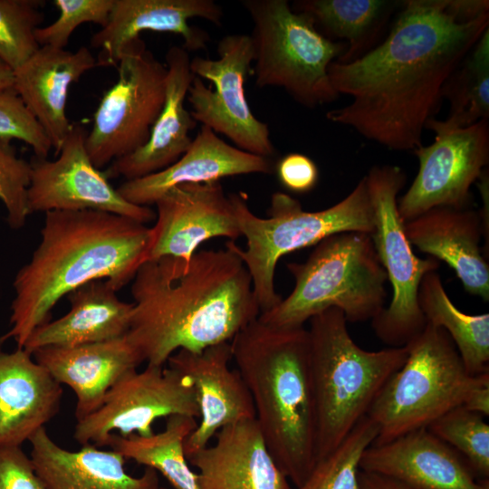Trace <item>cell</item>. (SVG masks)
I'll list each match as a JSON object with an SVG mask.
<instances>
[{"instance_id": "obj_1", "label": "cell", "mask_w": 489, "mask_h": 489, "mask_svg": "<svg viewBox=\"0 0 489 489\" xmlns=\"http://www.w3.org/2000/svg\"><path fill=\"white\" fill-rule=\"evenodd\" d=\"M488 24L489 14L460 20L449 0L403 1L382 42L352 62L330 64L333 89L351 101L326 118L388 149L413 151L446 81Z\"/></svg>"}, {"instance_id": "obj_2", "label": "cell", "mask_w": 489, "mask_h": 489, "mask_svg": "<svg viewBox=\"0 0 489 489\" xmlns=\"http://www.w3.org/2000/svg\"><path fill=\"white\" fill-rule=\"evenodd\" d=\"M127 339L147 365L165 366L179 350L200 351L230 342L260 308L252 278L237 254L203 249L190 258L144 262L131 285Z\"/></svg>"}, {"instance_id": "obj_3", "label": "cell", "mask_w": 489, "mask_h": 489, "mask_svg": "<svg viewBox=\"0 0 489 489\" xmlns=\"http://www.w3.org/2000/svg\"><path fill=\"white\" fill-rule=\"evenodd\" d=\"M149 237L150 227L109 212H46L40 242L14 277L11 327L2 340L23 348L62 297L90 282L121 289L146 262Z\"/></svg>"}, {"instance_id": "obj_4", "label": "cell", "mask_w": 489, "mask_h": 489, "mask_svg": "<svg viewBox=\"0 0 489 489\" xmlns=\"http://www.w3.org/2000/svg\"><path fill=\"white\" fill-rule=\"evenodd\" d=\"M230 344L232 360L251 394L264 443L297 487L316 460L308 331L303 326L277 328L257 318Z\"/></svg>"}, {"instance_id": "obj_5", "label": "cell", "mask_w": 489, "mask_h": 489, "mask_svg": "<svg viewBox=\"0 0 489 489\" xmlns=\"http://www.w3.org/2000/svg\"><path fill=\"white\" fill-rule=\"evenodd\" d=\"M347 323L340 310L331 308L311 318L307 330L316 460L333 451L367 417L408 353L407 345L366 350L352 340Z\"/></svg>"}, {"instance_id": "obj_6", "label": "cell", "mask_w": 489, "mask_h": 489, "mask_svg": "<svg viewBox=\"0 0 489 489\" xmlns=\"http://www.w3.org/2000/svg\"><path fill=\"white\" fill-rule=\"evenodd\" d=\"M303 263H288L292 292L258 319L277 328L302 327L331 308L348 322L373 320L385 307L388 277L370 235L343 232L317 244Z\"/></svg>"}, {"instance_id": "obj_7", "label": "cell", "mask_w": 489, "mask_h": 489, "mask_svg": "<svg viewBox=\"0 0 489 489\" xmlns=\"http://www.w3.org/2000/svg\"><path fill=\"white\" fill-rule=\"evenodd\" d=\"M241 232L246 239L244 250L227 241L241 258L252 278L254 293L261 312L283 299L275 291L274 274L278 261L285 254L317 244L338 233L359 232L370 235L374 216L367 182L363 177L353 190L337 204L309 212L288 194L274 192L268 217L257 216L248 206L244 192L228 194Z\"/></svg>"}, {"instance_id": "obj_8", "label": "cell", "mask_w": 489, "mask_h": 489, "mask_svg": "<svg viewBox=\"0 0 489 489\" xmlns=\"http://www.w3.org/2000/svg\"><path fill=\"white\" fill-rule=\"evenodd\" d=\"M407 346L405 363L387 381L367 415L378 427L372 445L427 427L463 406L473 388L489 375H470L446 331L428 322Z\"/></svg>"}, {"instance_id": "obj_9", "label": "cell", "mask_w": 489, "mask_h": 489, "mask_svg": "<svg viewBox=\"0 0 489 489\" xmlns=\"http://www.w3.org/2000/svg\"><path fill=\"white\" fill-rule=\"evenodd\" d=\"M253 24L256 86L283 89L295 101L314 108L335 101L329 74L346 44L322 35L306 14L286 0H243Z\"/></svg>"}, {"instance_id": "obj_10", "label": "cell", "mask_w": 489, "mask_h": 489, "mask_svg": "<svg viewBox=\"0 0 489 489\" xmlns=\"http://www.w3.org/2000/svg\"><path fill=\"white\" fill-rule=\"evenodd\" d=\"M374 216L370 234L379 260L392 287L389 304L371 320L376 336L389 347L406 346L425 328L418 305L423 277L436 271L440 262L417 256L405 233L398 210V196L407 177L395 165L373 166L365 176Z\"/></svg>"}, {"instance_id": "obj_11", "label": "cell", "mask_w": 489, "mask_h": 489, "mask_svg": "<svg viewBox=\"0 0 489 489\" xmlns=\"http://www.w3.org/2000/svg\"><path fill=\"white\" fill-rule=\"evenodd\" d=\"M116 68L117 81L102 95L86 136L90 158L99 169L148 141L165 101L167 67L140 37L125 46Z\"/></svg>"}, {"instance_id": "obj_12", "label": "cell", "mask_w": 489, "mask_h": 489, "mask_svg": "<svg viewBox=\"0 0 489 489\" xmlns=\"http://www.w3.org/2000/svg\"><path fill=\"white\" fill-rule=\"evenodd\" d=\"M217 59L197 56L190 62L194 79L187 93L193 119L223 134L236 148L264 158L275 153L267 124L253 113L244 85L253 74L254 52L250 35L232 34L217 44Z\"/></svg>"}, {"instance_id": "obj_13", "label": "cell", "mask_w": 489, "mask_h": 489, "mask_svg": "<svg viewBox=\"0 0 489 489\" xmlns=\"http://www.w3.org/2000/svg\"><path fill=\"white\" fill-rule=\"evenodd\" d=\"M425 129L435 133V140L413 150L418 171L398 199V210L405 223L436 206L470 208L471 187L489 161V120L451 127L432 118Z\"/></svg>"}, {"instance_id": "obj_14", "label": "cell", "mask_w": 489, "mask_h": 489, "mask_svg": "<svg viewBox=\"0 0 489 489\" xmlns=\"http://www.w3.org/2000/svg\"><path fill=\"white\" fill-rule=\"evenodd\" d=\"M175 415L199 417L191 380L166 366L125 374L106 394L101 406L77 420L73 437L81 446H105L110 435H152L154 421Z\"/></svg>"}, {"instance_id": "obj_15", "label": "cell", "mask_w": 489, "mask_h": 489, "mask_svg": "<svg viewBox=\"0 0 489 489\" xmlns=\"http://www.w3.org/2000/svg\"><path fill=\"white\" fill-rule=\"evenodd\" d=\"M86 129L72 125L55 159L31 163L27 193L29 213L95 210L146 224L156 218L149 206L125 200L109 182L106 173L91 162L86 149Z\"/></svg>"}, {"instance_id": "obj_16", "label": "cell", "mask_w": 489, "mask_h": 489, "mask_svg": "<svg viewBox=\"0 0 489 489\" xmlns=\"http://www.w3.org/2000/svg\"><path fill=\"white\" fill-rule=\"evenodd\" d=\"M146 261L165 256L188 259L201 244L216 237L242 236L231 200L220 181L174 187L155 203Z\"/></svg>"}, {"instance_id": "obj_17", "label": "cell", "mask_w": 489, "mask_h": 489, "mask_svg": "<svg viewBox=\"0 0 489 489\" xmlns=\"http://www.w3.org/2000/svg\"><path fill=\"white\" fill-rule=\"evenodd\" d=\"M231 360V344L222 342L196 352L179 350L167 361L191 380L199 408V423L185 442L187 457L208 446L224 427L255 418L251 394Z\"/></svg>"}, {"instance_id": "obj_18", "label": "cell", "mask_w": 489, "mask_h": 489, "mask_svg": "<svg viewBox=\"0 0 489 489\" xmlns=\"http://www.w3.org/2000/svg\"><path fill=\"white\" fill-rule=\"evenodd\" d=\"M196 17L220 25L223 10L213 0H114L107 24L91 39L100 51L98 65L116 67L125 46L143 31L180 35L187 52L205 50L210 37L190 25Z\"/></svg>"}, {"instance_id": "obj_19", "label": "cell", "mask_w": 489, "mask_h": 489, "mask_svg": "<svg viewBox=\"0 0 489 489\" xmlns=\"http://www.w3.org/2000/svg\"><path fill=\"white\" fill-rule=\"evenodd\" d=\"M360 470L417 489H489L465 459L427 427L418 428L363 453Z\"/></svg>"}, {"instance_id": "obj_20", "label": "cell", "mask_w": 489, "mask_h": 489, "mask_svg": "<svg viewBox=\"0 0 489 489\" xmlns=\"http://www.w3.org/2000/svg\"><path fill=\"white\" fill-rule=\"evenodd\" d=\"M215 443L188 455L199 489H292L273 458L255 418L231 424Z\"/></svg>"}, {"instance_id": "obj_21", "label": "cell", "mask_w": 489, "mask_h": 489, "mask_svg": "<svg viewBox=\"0 0 489 489\" xmlns=\"http://www.w3.org/2000/svg\"><path fill=\"white\" fill-rule=\"evenodd\" d=\"M96 66L86 46L75 52L40 46L14 71V89L46 133L55 156L72 126L66 115L69 90Z\"/></svg>"}, {"instance_id": "obj_22", "label": "cell", "mask_w": 489, "mask_h": 489, "mask_svg": "<svg viewBox=\"0 0 489 489\" xmlns=\"http://www.w3.org/2000/svg\"><path fill=\"white\" fill-rule=\"evenodd\" d=\"M272 170L270 158L232 146L211 129L201 126L187 150L175 163L158 172L125 180L117 190L128 202L148 206L177 186L220 181L239 175L270 174Z\"/></svg>"}, {"instance_id": "obj_23", "label": "cell", "mask_w": 489, "mask_h": 489, "mask_svg": "<svg viewBox=\"0 0 489 489\" xmlns=\"http://www.w3.org/2000/svg\"><path fill=\"white\" fill-rule=\"evenodd\" d=\"M405 233L412 246L450 266L468 293L489 301V265L480 245L484 231L479 211L433 207L406 222Z\"/></svg>"}, {"instance_id": "obj_24", "label": "cell", "mask_w": 489, "mask_h": 489, "mask_svg": "<svg viewBox=\"0 0 489 489\" xmlns=\"http://www.w3.org/2000/svg\"><path fill=\"white\" fill-rule=\"evenodd\" d=\"M188 52L171 46L166 54V94L148 141L136 151L113 161L108 177L132 180L158 172L175 163L192 143L190 131L197 122L185 108L194 79Z\"/></svg>"}, {"instance_id": "obj_25", "label": "cell", "mask_w": 489, "mask_h": 489, "mask_svg": "<svg viewBox=\"0 0 489 489\" xmlns=\"http://www.w3.org/2000/svg\"><path fill=\"white\" fill-rule=\"evenodd\" d=\"M61 385L76 397V420L98 409L108 391L144 362L126 335L73 347H43L32 353Z\"/></svg>"}, {"instance_id": "obj_26", "label": "cell", "mask_w": 489, "mask_h": 489, "mask_svg": "<svg viewBox=\"0 0 489 489\" xmlns=\"http://www.w3.org/2000/svg\"><path fill=\"white\" fill-rule=\"evenodd\" d=\"M63 390L32 353L0 351V448L15 447L56 416Z\"/></svg>"}, {"instance_id": "obj_27", "label": "cell", "mask_w": 489, "mask_h": 489, "mask_svg": "<svg viewBox=\"0 0 489 489\" xmlns=\"http://www.w3.org/2000/svg\"><path fill=\"white\" fill-rule=\"evenodd\" d=\"M30 458L46 489H159L158 472L147 467L129 475L117 451L85 445L70 451L54 442L43 427L30 439Z\"/></svg>"}, {"instance_id": "obj_28", "label": "cell", "mask_w": 489, "mask_h": 489, "mask_svg": "<svg viewBox=\"0 0 489 489\" xmlns=\"http://www.w3.org/2000/svg\"><path fill=\"white\" fill-rule=\"evenodd\" d=\"M106 281L90 282L70 292V311L38 327L24 349L33 353L43 347H73L105 341L127 334L133 303L121 301Z\"/></svg>"}, {"instance_id": "obj_29", "label": "cell", "mask_w": 489, "mask_h": 489, "mask_svg": "<svg viewBox=\"0 0 489 489\" xmlns=\"http://www.w3.org/2000/svg\"><path fill=\"white\" fill-rule=\"evenodd\" d=\"M398 0H299L292 5L312 19L325 37L346 44L336 61L352 62L377 46L397 9Z\"/></svg>"}, {"instance_id": "obj_30", "label": "cell", "mask_w": 489, "mask_h": 489, "mask_svg": "<svg viewBox=\"0 0 489 489\" xmlns=\"http://www.w3.org/2000/svg\"><path fill=\"white\" fill-rule=\"evenodd\" d=\"M418 305L427 322L449 335L470 375L489 372V313L472 315L457 309L436 271L423 277Z\"/></svg>"}, {"instance_id": "obj_31", "label": "cell", "mask_w": 489, "mask_h": 489, "mask_svg": "<svg viewBox=\"0 0 489 489\" xmlns=\"http://www.w3.org/2000/svg\"><path fill=\"white\" fill-rule=\"evenodd\" d=\"M197 426L195 417L175 415L167 417L165 428L148 436L112 434L105 446L125 459L160 473L174 489H199L197 473L185 454V442Z\"/></svg>"}, {"instance_id": "obj_32", "label": "cell", "mask_w": 489, "mask_h": 489, "mask_svg": "<svg viewBox=\"0 0 489 489\" xmlns=\"http://www.w3.org/2000/svg\"><path fill=\"white\" fill-rule=\"evenodd\" d=\"M449 101L451 127L489 120V30L487 29L446 81L443 99Z\"/></svg>"}, {"instance_id": "obj_33", "label": "cell", "mask_w": 489, "mask_h": 489, "mask_svg": "<svg viewBox=\"0 0 489 489\" xmlns=\"http://www.w3.org/2000/svg\"><path fill=\"white\" fill-rule=\"evenodd\" d=\"M377 436L376 424L363 417L333 451L315 461L305 481L292 489H359L361 456Z\"/></svg>"}, {"instance_id": "obj_34", "label": "cell", "mask_w": 489, "mask_h": 489, "mask_svg": "<svg viewBox=\"0 0 489 489\" xmlns=\"http://www.w3.org/2000/svg\"><path fill=\"white\" fill-rule=\"evenodd\" d=\"M483 415L458 406L427 428L458 452L482 481H489V425Z\"/></svg>"}, {"instance_id": "obj_35", "label": "cell", "mask_w": 489, "mask_h": 489, "mask_svg": "<svg viewBox=\"0 0 489 489\" xmlns=\"http://www.w3.org/2000/svg\"><path fill=\"white\" fill-rule=\"evenodd\" d=\"M38 0H0V59L13 71L39 48L35 31L43 21Z\"/></svg>"}, {"instance_id": "obj_36", "label": "cell", "mask_w": 489, "mask_h": 489, "mask_svg": "<svg viewBox=\"0 0 489 489\" xmlns=\"http://www.w3.org/2000/svg\"><path fill=\"white\" fill-rule=\"evenodd\" d=\"M59 10L57 19L35 31L40 46L65 49L73 31L84 23H94L103 27L114 5V0H54Z\"/></svg>"}, {"instance_id": "obj_37", "label": "cell", "mask_w": 489, "mask_h": 489, "mask_svg": "<svg viewBox=\"0 0 489 489\" xmlns=\"http://www.w3.org/2000/svg\"><path fill=\"white\" fill-rule=\"evenodd\" d=\"M30 181L31 163L19 158L9 141L0 139V200L12 229L22 228L30 215L27 205Z\"/></svg>"}, {"instance_id": "obj_38", "label": "cell", "mask_w": 489, "mask_h": 489, "mask_svg": "<svg viewBox=\"0 0 489 489\" xmlns=\"http://www.w3.org/2000/svg\"><path fill=\"white\" fill-rule=\"evenodd\" d=\"M0 139L26 143L37 158H47L53 149L42 126L14 88L0 91Z\"/></svg>"}, {"instance_id": "obj_39", "label": "cell", "mask_w": 489, "mask_h": 489, "mask_svg": "<svg viewBox=\"0 0 489 489\" xmlns=\"http://www.w3.org/2000/svg\"><path fill=\"white\" fill-rule=\"evenodd\" d=\"M0 489H46L21 446L0 448Z\"/></svg>"}, {"instance_id": "obj_40", "label": "cell", "mask_w": 489, "mask_h": 489, "mask_svg": "<svg viewBox=\"0 0 489 489\" xmlns=\"http://www.w3.org/2000/svg\"><path fill=\"white\" fill-rule=\"evenodd\" d=\"M281 184L294 193H307L317 184L319 170L312 158L301 153H289L277 163Z\"/></svg>"}, {"instance_id": "obj_41", "label": "cell", "mask_w": 489, "mask_h": 489, "mask_svg": "<svg viewBox=\"0 0 489 489\" xmlns=\"http://www.w3.org/2000/svg\"><path fill=\"white\" fill-rule=\"evenodd\" d=\"M463 407L484 417L489 415V375L484 377L471 391Z\"/></svg>"}, {"instance_id": "obj_42", "label": "cell", "mask_w": 489, "mask_h": 489, "mask_svg": "<svg viewBox=\"0 0 489 489\" xmlns=\"http://www.w3.org/2000/svg\"><path fill=\"white\" fill-rule=\"evenodd\" d=\"M359 489H417L405 483L384 475L360 470Z\"/></svg>"}, {"instance_id": "obj_43", "label": "cell", "mask_w": 489, "mask_h": 489, "mask_svg": "<svg viewBox=\"0 0 489 489\" xmlns=\"http://www.w3.org/2000/svg\"><path fill=\"white\" fill-rule=\"evenodd\" d=\"M489 177H488V168H484L483 172L481 173L480 177L476 180L477 186L479 187V191L482 196L483 199V209L479 211L481 219H482V225H483V231H484V237H486V242L488 243V196H489Z\"/></svg>"}, {"instance_id": "obj_44", "label": "cell", "mask_w": 489, "mask_h": 489, "mask_svg": "<svg viewBox=\"0 0 489 489\" xmlns=\"http://www.w3.org/2000/svg\"><path fill=\"white\" fill-rule=\"evenodd\" d=\"M14 88V71L0 59V91Z\"/></svg>"}, {"instance_id": "obj_45", "label": "cell", "mask_w": 489, "mask_h": 489, "mask_svg": "<svg viewBox=\"0 0 489 489\" xmlns=\"http://www.w3.org/2000/svg\"><path fill=\"white\" fill-rule=\"evenodd\" d=\"M159 489H167V488H164V487H159Z\"/></svg>"}]
</instances>
